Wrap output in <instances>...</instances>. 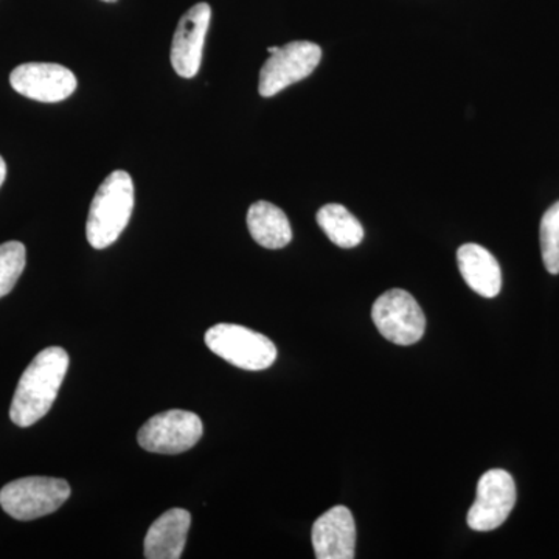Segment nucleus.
I'll return each instance as SVG.
<instances>
[{"mask_svg": "<svg viewBox=\"0 0 559 559\" xmlns=\"http://www.w3.org/2000/svg\"><path fill=\"white\" fill-rule=\"evenodd\" d=\"M191 514L183 509L168 510L151 525L145 538V558L179 559L186 549Z\"/></svg>", "mask_w": 559, "mask_h": 559, "instance_id": "f8f14e48", "label": "nucleus"}, {"mask_svg": "<svg viewBox=\"0 0 559 559\" xmlns=\"http://www.w3.org/2000/svg\"><path fill=\"white\" fill-rule=\"evenodd\" d=\"M7 178V164L5 160H3V157L0 156V187L3 186V182H5Z\"/></svg>", "mask_w": 559, "mask_h": 559, "instance_id": "a211bd4d", "label": "nucleus"}, {"mask_svg": "<svg viewBox=\"0 0 559 559\" xmlns=\"http://www.w3.org/2000/svg\"><path fill=\"white\" fill-rule=\"evenodd\" d=\"M460 274L474 293L492 299L502 288V272L489 250L468 242L457 250Z\"/></svg>", "mask_w": 559, "mask_h": 559, "instance_id": "ddd939ff", "label": "nucleus"}, {"mask_svg": "<svg viewBox=\"0 0 559 559\" xmlns=\"http://www.w3.org/2000/svg\"><path fill=\"white\" fill-rule=\"evenodd\" d=\"M318 224L331 242L342 249H353L364 240V227L358 218L341 204H326L319 210Z\"/></svg>", "mask_w": 559, "mask_h": 559, "instance_id": "2eb2a0df", "label": "nucleus"}, {"mask_svg": "<svg viewBox=\"0 0 559 559\" xmlns=\"http://www.w3.org/2000/svg\"><path fill=\"white\" fill-rule=\"evenodd\" d=\"M70 485L55 477H22L0 489V507L17 521H33L61 509Z\"/></svg>", "mask_w": 559, "mask_h": 559, "instance_id": "20e7f679", "label": "nucleus"}, {"mask_svg": "<svg viewBox=\"0 0 559 559\" xmlns=\"http://www.w3.org/2000/svg\"><path fill=\"white\" fill-rule=\"evenodd\" d=\"M69 369L64 348L43 349L22 373L11 401L10 418L20 428H28L46 417L57 400Z\"/></svg>", "mask_w": 559, "mask_h": 559, "instance_id": "f257e3e1", "label": "nucleus"}, {"mask_svg": "<svg viewBox=\"0 0 559 559\" xmlns=\"http://www.w3.org/2000/svg\"><path fill=\"white\" fill-rule=\"evenodd\" d=\"M378 331L396 345H414L425 336L426 318L418 301L404 289H390L371 308Z\"/></svg>", "mask_w": 559, "mask_h": 559, "instance_id": "39448f33", "label": "nucleus"}, {"mask_svg": "<svg viewBox=\"0 0 559 559\" xmlns=\"http://www.w3.org/2000/svg\"><path fill=\"white\" fill-rule=\"evenodd\" d=\"M280 47H270V49H267V51H270V53H275V51H278Z\"/></svg>", "mask_w": 559, "mask_h": 559, "instance_id": "6ab92c4d", "label": "nucleus"}, {"mask_svg": "<svg viewBox=\"0 0 559 559\" xmlns=\"http://www.w3.org/2000/svg\"><path fill=\"white\" fill-rule=\"evenodd\" d=\"M103 2L112 3V2H117V0H103Z\"/></svg>", "mask_w": 559, "mask_h": 559, "instance_id": "aec40b11", "label": "nucleus"}, {"mask_svg": "<svg viewBox=\"0 0 559 559\" xmlns=\"http://www.w3.org/2000/svg\"><path fill=\"white\" fill-rule=\"evenodd\" d=\"M204 426L189 411H167L154 415L139 430L138 441L143 450L156 454H180L197 447Z\"/></svg>", "mask_w": 559, "mask_h": 559, "instance_id": "0eeeda50", "label": "nucleus"}, {"mask_svg": "<svg viewBox=\"0 0 559 559\" xmlns=\"http://www.w3.org/2000/svg\"><path fill=\"white\" fill-rule=\"evenodd\" d=\"M312 547L319 559L355 558L356 524L347 507H333L319 516L312 525Z\"/></svg>", "mask_w": 559, "mask_h": 559, "instance_id": "9b49d317", "label": "nucleus"}, {"mask_svg": "<svg viewBox=\"0 0 559 559\" xmlns=\"http://www.w3.org/2000/svg\"><path fill=\"white\" fill-rule=\"evenodd\" d=\"M205 344L216 356L242 370H266L277 359V347L270 337L234 323L209 329Z\"/></svg>", "mask_w": 559, "mask_h": 559, "instance_id": "7ed1b4c3", "label": "nucleus"}, {"mask_svg": "<svg viewBox=\"0 0 559 559\" xmlns=\"http://www.w3.org/2000/svg\"><path fill=\"white\" fill-rule=\"evenodd\" d=\"M516 503V484L506 469H489L477 484V496L468 511V525L491 532L509 520Z\"/></svg>", "mask_w": 559, "mask_h": 559, "instance_id": "6e6552de", "label": "nucleus"}, {"mask_svg": "<svg viewBox=\"0 0 559 559\" xmlns=\"http://www.w3.org/2000/svg\"><path fill=\"white\" fill-rule=\"evenodd\" d=\"M212 9L200 2L180 17L173 36L170 60L173 69L182 79H193L201 69L202 50L207 36Z\"/></svg>", "mask_w": 559, "mask_h": 559, "instance_id": "9d476101", "label": "nucleus"}, {"mask_svg": "<svg viewBox=\"0 0 559 559\" xmlns=\"http://www.w3.org/2000/svg\"><path fill=\"white\" fill-rule=\"evenodd\" d=\"M248 227L253 240L266 249H283L293 240L288 216L277 205L259 201L250 205Z\"/></svg>", "mask_w": 559, "mask_h": 559, "instance_id": "4468645a", "label": "nucleus"}, {"mask_svg": "<svg viewBox=\"0 0 559 559\" xmlns=\"http://www.w3.org/2000/svg\"><path fill=\"white\" fill-rule=\"evenodd\" d=\"M10 84L17 94L40 103L66 100L76 90L72 70L53 62H25L11 72Z\"/></svg>", "mask_w": 559, "mask_h": 559, "instance_id": "1a4fd4ad", "label": "nucleus"}, {"mask_svg": "<svg viewBox=\"0 0 559 559\" xmlns=\"http://www.w3.org/2000/svg\"><path fill=\"white\" fill-rule=\"evenodd\" d=\"M134 210V182L130 173H110L98 187L87 216L86 237L94 249L114 245L127 229Z\"/></svg>", "mask_w": 559, "mask_h": 559, "instance_id": "f03ea898", "label": "nucleus"}, {"mask_svg": "<svg viewBox=\"0 0 559 559\" xmlns=\"http://www.w3.org/2000/svg\"><path fill=\"white\" fill-rule=\"evenodd\" d=\"M539 238L544 266L551 275L559 274V201L544 213Z\"/></svg>", "mask_w": 559, "mask_h": 559, "instance_id": "f3484780", "label": "nucleus"}, {"mask_svg": "<svg viewBox=\"0 0 559 559\" xmlns=\"http://www.w3.org/2000/svg\"><path fill=\"white\" fill-rule=\"evenodd\" d=\"M27 250L20 241H9L0 245V299L10 294L16 286L22 272L25 270Z\"/></svg>", "mask_w": 559, "mask_h": 559, "instance_id": "dca6fc26", "label": "nucleus"}, {"mask_svg": "<svg viewBox=\"0 0 559 559\" xmlns=\"http://www.w3.org/2000/svg\"><path fill=\"white\" fill-rule=\"evenodd\" d=\"M322 60V49L311 40H294L280 47L260 70L261 97H274L290 84L310 76Z\"/></svg>", "mask_w": 559, "mask_h": 559, "instance_id": "423d86ee", "label": "nucleus"}]
</instances>
